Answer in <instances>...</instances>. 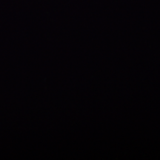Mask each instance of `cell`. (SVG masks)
Here are the masks:
<instances>
[]
</instances>
